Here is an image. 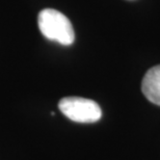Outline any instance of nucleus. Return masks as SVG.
I'll return each mask as SVG.
<instances>
[{"instance_id": "obj_1", "label": "nucleus", "mask_w": 160, "mask_h": 160, "mask_svg": "<svg viewBox=\"0 0 160 160\" xmlns=\"http://www.w3.org/2000/svg\"><path fill=\"white\" fill-rule=\"evenodd\" d=\"M39 28L48 40L63 46H70L75 41V32L72 23L60 12L53 8H45L39 14Z\"/></svg>"}, {"instance_id": "obj_2", "label": "nucleus", "mask_w": 160, "mask_h": 160, "mask_svg": "<svg viewBox=\"0 0 160 160\" xmlns=\"http://www.w3.org/2000/svg\"><path fill=\"white\" fill-rule=\"evenodd\" d=\"M58 107L63 116L76 123H96L102 117V110L98 103L85 98H62Z\"/></svg>"}, {"instance_id": "obj_3", "label": "nucleus", "mask_w": 160, "mask_h": 160, "mask_svg": "<svg viewBox=\"0 0 160 160\" xmlns=\"http://www.w3.org/2000/svg\"><path fill=\"white\" fill-rule=\"evenodd\" d=\"M142 91L151 103L160 106V65L153 67L146 73L142 82Z\"/></svg>"}]
</instances>
